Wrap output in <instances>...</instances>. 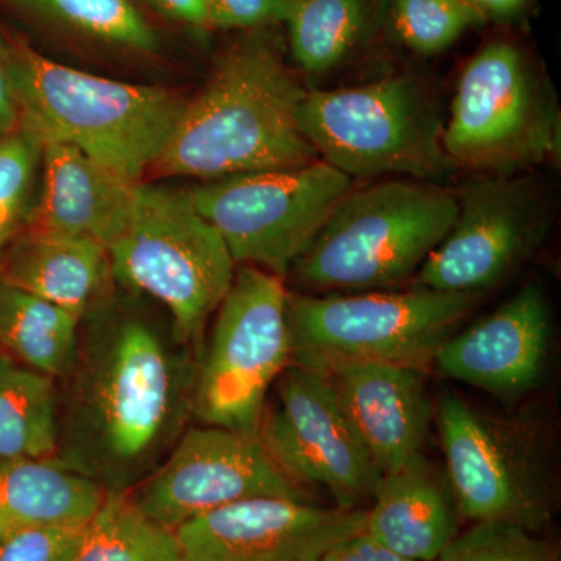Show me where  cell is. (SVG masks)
Masks as SVG:
<instances>
[{"mask_svg":"<svg viewBox=\"0 0 561 561\" xmlns=\"http://www.w3.org/2000/svg\"><path fill=\"white\" fill-rule=\"evenodd\" d=\"M560 136L556 99L518 46L494 41L467 62L443 125L453 165L511 172L556 161Z\"/></svg>","mask_w":561,"mask_h":561,"instance_id":"cell-10","label":"cell"},{"mask_svg":"<svg viewBox=\"0 0 561 561\" xmlns=\"http://www.w3.org/2000/svg\"><path fill=\"white\" fill-rule=\"evenodd\" d=\"M551 342L548 298L531 284L485 319L454 332L432 364L446 378L516 400L541 386Z\"/></svg>","mask_w":561,"mask_h":561,"instance_id":"cell-16","label":"cell"},{"mask_svg":"<svg viewBox=\"0 0 561 561\" xmlns=\"http://www.w3.org/2000/svg\"><path fill=\"white\" fill-rule=\"evenodd\" d=\"M106 493L58 457L0 459V535L28 527L87 526Z\"/></svg>","mask_w":561,"mask_h":561,"instance_id":"cell-21","label":"cell"},{"mask_svg":"<svg viewBox=\"0 0 561 561\" xmlns=\"http://www.w3.org/2000/svg\"><path fill=\"white\" fill-rule=\"evenodd\" d=\"M57 379L0 356V459H54L60 449Z\"/></svg>","mask_w":561,"mask_h":561,"instance_id":"cell-23","label":"cell"},{"mask_svg":"<svg viewBox=\"0 0 561 561\" xmlns=\"http://www.w3.org/2000/svg\"><path fill=\"white\" fill-rule=\"evenodd\" d=\"M20 125L41 142L76 147L138 184L150 173L184 108L176 92L69 68L20 47L7 58Z\"/></svg>","mask_w":561,"mask_h":561,"instance_id":"cell-3","label":"cell"},{"mask_svg":"<svg viewBox=\"0 0 561 561\" xmlns=\"http://www.w3.org/2000/svg\"><path fill=\"white\" fill-rule=\"evenodd\" d=\"M390 21L397 38L423 55L440 54L485 22L465 0H390Z\"/></svg>","mask_w":561,"mask_h":561,"instance_id":"cell-28","label":"cell"},{"mask_svg":"<svg viewBox=\"0 0 561 561\" xmlns=\"http://www.w3.org/2000/svg\"><path fill=\"white\" fill-rule=\"evenodd\" d=\"M457 513L445 476L424 454L379 479L365 531L415 561H437L457 537Z\"/></svg>","mask_w":561,"mask_h":561,"instance_id":"cell-19","label":"cell"},{"mask_svg":"<svg viewBox=\"0 0 561 561\" xmlns=\"http://www.w3.org/2000/svg\"><path fill=\"white\" fill-rule=\"evenodd\" d=\"M456 217V194L427 181L353 190L289 275L313 291L389 290L416 275Z\"/></svg>","mask_w":561,"mask_h":561,"instance_id":"cell-4","label":"cell"},{"mask_svg":"<svg viewBox=\"0 0 561 561\" xmlns=\"http://www.w3.org/2000/svg\"><path fill=\"white\" fill-rule=\"evenodd\" d=\"M125 494L147 518L171 530L251 497L316 502L280 470L260 438L208 424L186 427L165 459Z\"/></svg>","mask_w":561,"mask_h":561,"instance_id":"cell-14","label":"cell"},{"mask_svg":"<svg viewBox=\"0 0 561 561\" xmlns=\"http://www.w3.org/2000/svg\"><path fill=\"white\" fill-rule=\"evenodd\" d=\"M437 561H560V552L523 527L474 523L454 538Z\"/></svg>","mask_w":561,"mask_h":561,"instance_id":"cell-29","label":"cell"},{"mask_svg":"<svg viewBox=\"0 0 561 561\" xmlns=\"http://www.w3.org/2000/svg\"><path fill=\"white\" fill-rule=\"evenodd\" d=\"M367 0H300L286 22L291 58L320 76L341 65L359 39Z\"/></svg>","mask_w":561,"mask_h":561,"instance_id":"cell-25","label":"cell"},{"mask_svg":"<svg viewBox=\"0 0 561 561\" xmlns=\"http://www.w3.org/2000/svg\"><path fill=\"white\" fill-rule=\"evenodd\" d=\"M354 180L317 160L301 168L241 173L187 190L236 264L287 276Z\"/></svg>","mask_w":561,"mask_h":561,"instance_id":"cell-11","label":"cell"},{"mask_svg":"<svg viewBox=\"0 0 561 561\" xmlns=\"http://www.w3.org/2000/svg\"><path fill=\"white\" fill-rule=\"evenodd\" d=\"M72 561H183L175 531L151 522L125 493H106Z\"/></svg>","mask_w":561,"mask_h":561,"instance_id":"cell-24","label":"cell"},{"mask_svg":"<svg viewBox=\"0 0 561 561\" xmlns=\"http://www.w3.org/2000/svg\"><path fill=\"white\" fill-rule=\"evenodd\" d=\"M365 529V511L287 497H251L175 529L183 561H320Z\"/></svg>","mask_w":561,"mask_h":561,"instance_id":"cell-15","label":"cell"},{"mask_svg":"<svg viewBox=\"0 0 561 561\" xmlns=\"http://www.w3.org/2000/svg\"><path fill=\"white\" fill-rule=\"evenodd\" d=\"M149 2L172 20L197 25V27L208 25L206 0H149Z\"/></svg>","mask_w":561,"mask_h":561,"instance_id":"cell-33","label":"cell"},{"mask_svg":"<svg viewBox=\"0 0 561 561\" xmlns=\"http://www.w3.org/2000/svg\"><path fill=\"white\" fill-rule=\"evenodd\" d=\"M84 526L28 527L0 535V561H72Z\"/></svg>","mask_w":561,"mask_h":561,"instance_id":"cell-30","label":"cell"},{"mask_svg":"<svg viewBox=\"0 0 561 561\" xmlns=\"http://www.w3.org/2000/svg\"><path fill=\"white\" fill-rule=\"evenodd\" d=\"M273 389L257 432L268 456L302 489L319 486L335 507L365 511L382 472L330 378L291 364Z\"/></svg>","mask_w":561,"mask_h":561,"instance_id":"cell-12","label":"cell"},{"mask_svg":"<svg viewBox=\"0 0 561 561\" xmlns=\"http://www.w3.org/2000/svg\"><path fill=\"white\" fill-rule=\"evenodd\" d=\"M382 474L424 454L434 402L424 371L386 362L331 360L319 365Z\"/></svg>","mask_w":561,"mask_h":561,"instance_id":"cell-17","label":"cell"},{"mask_svg":"<svg viewBox=\"0 0 561 561\" xmlns=\"http://www.w3.org/2000/svg\"><path fill=\"white\" fill-rule=\"evenodd\" d=\"M111 276L108 249L91 239L25 230L0 254V283L83 319Z\"/></svg>","mask_w":561,"mask_h":561,"instance_id":"cell-20","label":"cell"},{"mask_svg":"<svg viewBox=\"0 0 561 561\" xmlns=\"http://www.w3.org/2000/svg\"><path fill=\"white\" fill-rule=\"evenodd\" d=\"M300 0H206L208 25L224 31L253 32L286 24Z\"/></svg>","mask_w":561,"mask_h":561,"instance_id":"cell-31","label":"cell"},{"mask_svg":"<svg viewBox=\"0 0 561 561\" xmlns=\"http://www.w3.org/2000/svg\"><path fill=\"white\" fill-rule=\"evenodd\" d=\"M476 301V295L415 286L404 291L290 295L291 364L386 362L424 371Z\"/></svg>","mask_w":561,"mask_h":561,"instance_id":"cell-9","label":"cell"},{"mask_svg":"<svg viewBox=\"0 0 561 561\" xmlns=\"http://www.w3.org/2000/svg\"><path fill=\"white\" fill-rule=\"evenodd\" d=\"M41 190L25 230L91 239L110 249L130 219L136 184L68 144H43Z\"/></svg>","mask_w":561,"mask_h":561,"instance_id":"cell-18","label":"cell"},{"mask_svg":"<svg viewBox=\"0 0 561 561\" xmlns=\"http://www.w3.org/2000/svg\"><path fill=\"white\" fill-rule=\"evenodd\" d=\"M298 122L320 160L353 180L393 173L426 181L454 168L434 103L405 76L308 91Z\"/></svg>","mask_w":561,"mask_h":561,"instance_id":"cell-7","label":"cell"},{"mask_svg":"<svg viewBox=\"0 0 561 561\" xmlns=\"http://www.w3.org/2000/svg\"><path fill=\"white\" fill-rule=\"evenodd\" d=\"M434 419L457 513L472 523L540 531L556 515V465L529 421L482 411L443 390Z\"/></svg>","mask_w":561,"mask_h":561,"instance_id":"cell-6","label":"cell"},{"mask_svg":"<svg viewBox=\"0 0 561 561\" xmlns=\"http://www.w3.org/2000/svg\"><path fill=\"white\" fill-rule=\"evenodd\" d=\"M88 38L138 51L158 47L157 33L133 0H18Z\"/></svg>","mask_w":561,"mask_h":561,"instance_id":"cell-26","label":"cell"},{"mask_svg":"<svg viewBox=\"0 0 561 561\" xmlns=\"http://www.w3.org/2000/svg\"><path fill=\"white\" fill-rule=\"evenodd\" d=\"M111 276L168 309L184 345L202 337L234 279L236 262L219 231L186 191L136 184L127 227L108 249Z\"/></svg>","mask_w":561,"mask_h":561,"instance_id":"cell-5","label":"cell"},{"mask_svg":"<svg viewBox=\"0 0 561 561\" xmlns=\"http://www.w3.org/2000/svg\"><path fill=\"white\" fill-rule=\"evenodd\" d=\"M80 317L0 283V356L61 379L79 345Z\"/></svg>","mask_w":561,"mask_h":561,"instance_id":"cell-22","label":"cell"},{"mask_svg":"<svg viewBox=\"0 0 561 561\" xmlns=\"http://www.w3.org/2000/svg\"><path fill=\"white\" fill-rule=\"evenodd\" d=\"M43 142L18 127L0 138V254L31 221L38 197Z\"/></svg>","mask_w":561,"mask_h":561,"instance_id":"cell-27","label":"cell"},{"mask_svg":"<svg viewBox=\"0 0 561 561\" xmlns=\"http://www.w3.org/2000/svg\"><path fill=\"white\" fill-rule=\"evenodd\" d=\"M18 127H20V108L14 98L9 66L5 58L0 55V138L10 135Z\"/></svg>","mask_w":561,"mask_h":561,"instance_id":"cell-34","label":"cell"},{"mask_svg":"<svg viewBox=\"0 0 561 561\" xmlns=\"http://www.w3.org/2000/svg\"><path fill=\"white\" fill-rule=\"evenodd\" d=\"M149 321L125 317L81 332L58 389V459L125 493L165 459L192 415L197 360Z\"/></svg>","mask_w":561,"mask_h":561,"instance_id":"cell-1","label":"cell"},{"mask_svg":"<svg viewBox=\"0 0 561 561\" xmlns=\"http://www.w3.org/2000/svg\"><path fill=\"white\" fill-rule=\"evenodd\" d=\"M451 230L416 272L413 286L478 297L540 249L552 213L541 184L526 176H482L456 194Z\"/></svg>","mask_w":561,"mask_h":561,"instance_id":"cell-13","label":"cell"},{"mask_svg":"<svg viewBox=\"0 0 561 561\" xmlns=\"http://www.w3.org/2000/svg\"><path fill=\"white\" fill-rule=\"evenodd\" d=\"M472 10L486 20L507 21L519 16L529 0H465Z\"/></svg>","mask_w":561,"mask_h":561,"instance_id":"cell-35","label":"cell"},{"mask_svg":"<svg viewBox=\"0 0 561 561\" xmlns=\"http://www.w3.org/2000/svg\"><path fill=\"white\" fill-rule=\"evenodd\" d=\"M320 561H415L391 551L375 540L367 531L360 530L332 546Z\"/></svg>","mask_w":561,"mask_h":561,"instance_id":"cell-32","label":"cell"},{"mask_svg":"<svg viewBox=\"0 0 561 561\" xmlns=\"http://www.w3.org/2000/svg\"><path fill=\"white\" fill-rule=\"evenodd\" d=\"M289 300L283 276L236 268L195 368L192 415L202 424L257 437L268 394L294 360Z\"/></svg>","mask_w":561,"mask_h":561,"instance_id":"cell-8","label":"cell"},{"mask_svg":"<svg viewBox=\"0 0 561 561\" xmlns=\"http://www.w3.org/2000/svg\"><path fill=\"white\" fill-rule=\"evenodd\" d=\"M306 92L278 47L249 32L220 51L205 87L184 103L151 175L209 181L320 160L298 122Z\"/></svg>","mask_w":561,"mask_h":561,"instance_id":"cell-2","label":"cell"}]
</instances>
